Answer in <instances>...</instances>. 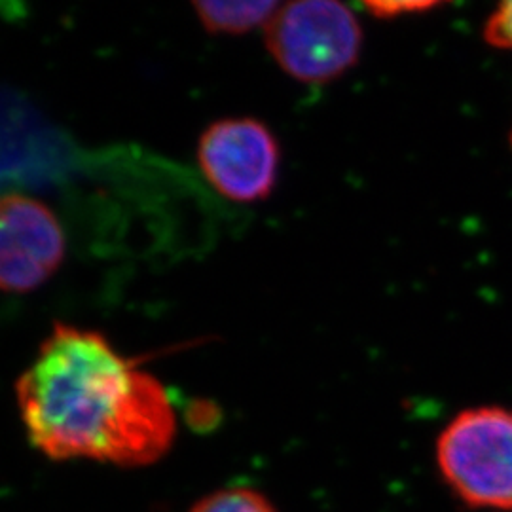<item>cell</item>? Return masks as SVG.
Returning <instances> with one entry per match:
<instances>
[{
  "instance_id": "cell-1",
  "label": "cell",
  "mask_w": 512,
  "mask_h": 512,
  "mask_svg": "<svg viewBox=\"0 0 512 512\" xmlns=\"http://www.w3.org/2000/svg\"><path fill=\"white\" fill-rule=\"evenodd\" d=\"M16 397L29 440L55 461L145 467L177 435L162 382L95 330L57 323L19 376Z\"/></svg>"
},
{
  "instance_id": "cell-7",
  "label": "cell",
  "mask_w": 512,
  "mask_h": 512,
  "mask_svg": "<svg viewBox=\"0 0 512 512\" xmlns=\"http://www.w3.org/2000/svg\"><path fill=\"white\" fill-rule=\"evenodd\" d=\"M190 512H277L266 495L253 488L234 486L205 495Z\"/></svg>"
},
{
  "instance_id": "cell-5",
  "label": "cell",
  "mask_w": 512,
  "mask_h": 512,
  "mask_svg": "<svg viewBox=\"0 0 512 512\" xmlns=\"http://www.w3.org/2000/svg\"><path fill=\"white\" fill-rule=\"evenodd\" d=\"M67 239L54 211L37 198H0V291L31 293L61 268Z\"/></svg>"
},
{
  "instance_id": "cell-6",
  "label": "cell",
  "mask_w": 512,
  "mask_h": 512,
  "mask_svg": "<svg viewBox=\"0 0 512 512\" xmlns=\"http://www.w3.org/2000/svg\"><path fill=\"white\" fill-rule=\"evenodd\" d=\"M279 2H194V10L202 21L203 29L211 35H247L264 27L279 10Z\"/></svg>"
},
{
  "instance_id": "cell-9",
  "label": "cell",
  "mask_w": 512,
  "mask_h": 512,
  "mask_svg": "<svg viewBox=\"0 0 512 512\" xmlns=\"http://www.w3.org/2000/svg\"><path fill=\"white\" fill-rule=\"evenodd\" d=\"M366 12L378 19H393L423 14L440 8L439 2H365Z\"/></svg>"
},
{
  "instance_id": "cell-8",
  "label": "cell",
  "mask_w": 512,
  "mask_h": 512,
  "mask_svg": "<svg viewBox=\"0 0 512 512\" xmlns=\"http://www.w3.org/2000/svg\"><path fill=\"white\" fill-rule=\"evenodd\" d=\"M482 35L492 48L512 52V0L499 4L488 16Z\"/></svg>"
},
{
  "instance_id": "cell-2",
  "label": "cell",
  "mask_w": 512,
  "mask_h": 512,
  "mask_svg": "<svg viewBox=\"0 0 512 512\" xmlns=\"http://www.w3.org/2000/svg\"><path fill=\"white\" fill-rule=\"evenodd\" d=\"M266 46L283 73L304 84H327L353 69L363 50V27L334 0L281 4L266 25Z\"/></svg>"
},
{
  "instance_id": "cell-4",
  "label": "cell",
  "mask_w": 512,
  "mask_h": 512,
  "mask_svg": "<svg viewBox=\"0 0 512 512\" xmlns=\"http://www.w3.org/2000/svg\"><path fill=\"white\" fill-rule=\"evenodd\" d=\"M198 160L203 177L222 198L255 203L274 192L281 152L264 122L226 118L203 131Z\"/></svg>"
},
{
  "instance_id": "cell-10",
  "label": "cell",
  "mask_w": 512,
  "mask_h": 512,
  "mask_svg": "<svg viewBox=\"0 0 512 512\" xmlns=\"http://www.w3.org/2000/svg\"><path fill=\"white\" fill-rule=\"evenodd\" d=\"M511 147H512V131H511Z\"/></svg>"
},
{
  "instance_id": "cell-3",
  "label": "cell",
  "mask_w": 512,
  "mask_h": 512,
  "mask_svg": "<svg viewBox=\"0 0 512 512\" xmlns=\"http://www.w3.org/2000/svg\"><path fill=\"white\" fill-rule=\"evenodd\" d=\"M437 461L469 507L512 511V410H463L440 433Z\"/></svg>"
}]
</instances>
